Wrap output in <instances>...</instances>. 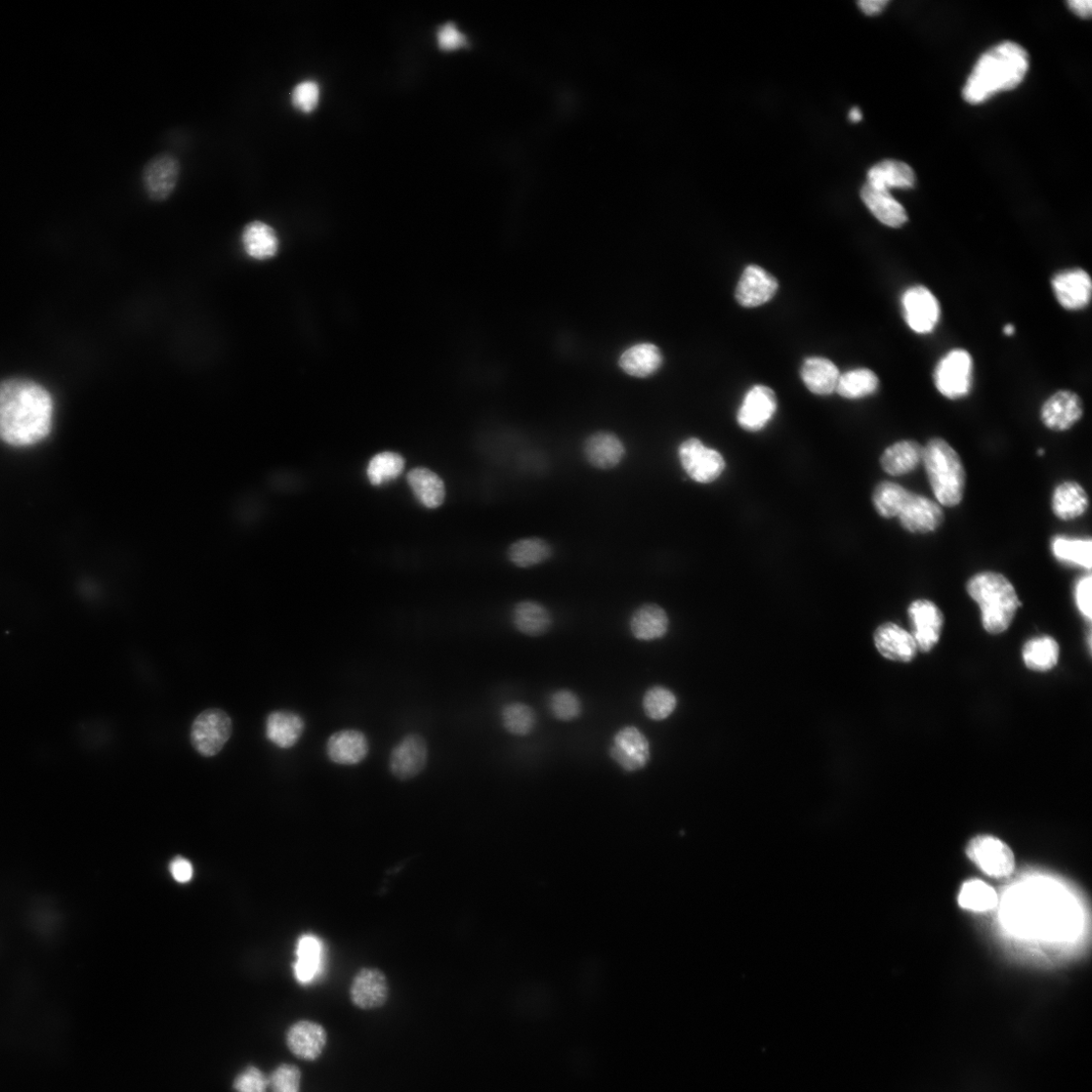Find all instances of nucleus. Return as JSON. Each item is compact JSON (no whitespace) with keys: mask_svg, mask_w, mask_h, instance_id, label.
Listing matches in <instances>:
<instances>
[{"mask_svg":"<svg viewBox=\"0 0 1092 1092\" xmlns=\"http://www.w3.org/2000/svg\"><path fill=\"white\" fill-rule=\"evenodd\" d=\"M54 402L40 385L23 379L0 383V440L18 446L38 444L50 434Z\"/></svg>","mask_w":1092,"mask_h":1092,"instance_id":"f257e3e1","label":"nucleus"},{"mask_svg":"<svg viewBox=\"0 0 1092 1092\" xmlns=\"http://www.w3.org/2000/svg\"><path fill=\"white\" fill-rule=\"evenodd\" d=\"M1029 54L1014 41H1004L984 53L963 89L964 100L977 105L1016 89L1029 70Z\"/></svg>","mask_w":1092,"mask_h":1092,"instance_id":"f03ea898","label":"nucleus"},{"mask_svg":"<svg viewBox=\"0 0 1092 1092\" xmlns=\"http://www.w3.org/2000/svg\"><path fill=\"white\" fill-rule=\"evenodd\" d=\"M966 590L979 605L982 625L990 635L1006 632L1022 605L1013 583L997 572L975 574L966 585Z\"/></svg>","mask_w":1092,"mask_h":1092,"instance_id":"7ed1b4c3","label":"nucleus"},{"mask_svg":"<svg viewBox=\"0 0 1092 1092\" xmlns=\"http://www.w3.org/2000/svg\"><path fill=\"white\" fill-rule=\"evenodd\" d=\"M922 465L940 506L948 508L960 506L968 476L956 449L947 440L934 437L923 446Z\"/></svg>","mask_w":1092,"mask_h":1092,"instance_id":"20e7f679","label":"nucleus"},{"mask_svg":"<svg viewBox=\"0 0 1092 1092\" xmlns=\"http://www.w3.org/2000/svg\"><path fill=\"white\" fill-rule=\"evenodd\" d=\"M933 380L937 391L951 401L969 397L974 389L975 361L969 351L954 349L937 362Z\"/></svg>","mask_w":1092,"mask_h":1092,"instance_id":"39448f33","label":"nucleus"},{"mask_svg":"<svg viewBox=\"0 0 1092 1092\" xmlns=\"http://www.w3.org/2000/svg\"><path fill=\"white\" fill-rule=\"evenodd\" d=\"M232 733V720L224 710L206 709L194 721L191 741L202 757L212 758L223 749Z\"/></svg>","mask_w":1092,"mask_h":1092,"instance_id":"423d86ee","label":"nucleus"},{"mask_svg":"<svg viewBox=\"0 0 1092 1092\" xmlns=\"http://www.w3.org/2000/svg\"><path fill=\"white\" fill-rule=\"evenodd\" d=\"M901 310L907 327L915 334L933 333L941 320V305L925 285L908 286L901 295Z\"/></svg>","mask_w":1092,"mask_h":1092,"instance_id":"0eeeda50","label":"nucleus"},{"mask_svg":"<svg viewBox=\"0 0 1092 1092\" xmlns=\"http://www.w3.org/2000/svg\"><path fill=\"white\" fill-rule=\"evenodd\" d=\"M969 856L981 871L994 878L1010 876L1016 867L1012 849L991 835H977L966 846Z\"/></svg>","mask_w":1092,"mask_h":1092,"instance_id":"6e6552de","label":"nucleus"},{"mask_svg":"<svg viewBox=\"0 0 1092 1092\" xmlns=\"http://www.w3.org/2000/svg\"><path fill=\"white\" fill-rule=\"evenodd\" d=\"M679 458L687 475L699 484H710L718 480L726 469V460L722 453L705 446L697 438H689L681 443Z\"/></svg>","mask_w":1092,"mask_h":1092,"instance_id":"1a4fd4ad","label":"nucleus"},{"mask_svg":"<svg viewBox=\"0 0 1092 1092\" xmlns=\"http://www.w3.org/2000/svg\"><path fill=\"white\" fill-rule=\"evenodd\" d=\"M609 754L622 770L634 773L648 766L651 759L650 741L637 727H624L613 737Z\"/></svg>","mask_w":1092,"mask_h":1092,"instance_id":"9d476101","label":"nucleus"},{"mask_svg":"<svg viewBox=\"0 0 1092 1092\" xmlns=\"http://www.w3.org/2000/svg\"><path fill=\"white\" fill-rule=\"evenodd\" d=\"M429 759V750L425 738L418 734H409L392 748L389 769L396 779L409 781L426 770Z\"/></svg>","mask_w":1092,"mask_h":1092,"instance_id":"9b49d317","label":"nucleus"},{"mask_svg":"<svg viewBox=\"0 0 1092 1092\" xmlns=\"http://www.w3.org/2000/svg\"><path fill=\"white\" fill-rule=\"evenodd\" d=\"M1052 287L1058 304L1068 312L1083 311L1090 305L1092 281L1083 269L1073 268L1058 272L1052 279Z\"/></svg>","mask_w":1092,"mask_h":1092,"instance_id":"f8f14e48","label":"nucleus"},{"mask_svg":"<svg viewBox=\"0 0 1092 1092\" xmlns=\"http://www.w3.org/2000/svg\"><path fill=\"white\" fill-rule=\"evenodd\" d=\"M1083 413V402L1079 395L1070 390H1060L1045 400L1040 409V418L1049 430L1063 432L1075 427Z\"/></svg>","mask_w":1092,"mask_h":1092,"instance_id":"ddd939ff","label":"nucleus"},{"mask_svg":"<svg viewBox=\"0 0 1092 1092\" xmlns=\"http://www.w3.org/2000/svg\"><path fill=\"white\" fill-rule=\"evenodd\" d=\"M181 177V163L170 153L159 154L144 167L142 183L147 195L156 201L165 200L176 191Z\"/></svg>","mask_w":1092,"mask_h":1092,"instance_id":"4468645a","label":"nucleus"},{"mask_svg":"<svg viewBox=\"0 0 1092 1092\" xmlns=\"http://www.w3.org/2000/svg\"><path fill=\"white\" fill-rule=\"evenodd\" d=\"M908 615L912 625V637L917 650L922 653L932 651L939 643L944 625V614L932 601L918 599L908 606Z\"/></svg>","mask_w":1092,"mask_h":1092,"instance_id":"2eb2a0df","label":"nucleus"},{"mask_svg":"<svg viewBox=\"0 0 1092 1092\" xmlns=\"http://www.w3.org/2000/svg\"><path fill=\"white\" fill-rule=\"evenodd\" d=\"M897 518L904 530L913 534H927L942 526L945 514L937 501L912 493Z\"/></svg>","mask_w":1092,"mask_h":1092,"instance_id":"dca6fc26","label":"nucleus"},{"mask_svg":"<svg viewBox=\"0 0 1092 1092\" xmlns=\"http://www.w3.org/2000/svg\"><path fill=\"white\" fill-rule=\"evenodd\" d=\"M777 410L776 395L768 387L754 386L745 395L738 413L740 427L747 431L762 430Z\"/></svg>","mask_w":1092,"mask_h":1092,"instance_id":"f3484780","label":"nucleus"},{"mask_svg":"<svg viewBox=\"0 0 1092 1092\" xmlns=\"http://www.w3.org/2000/svg\"><path fill=\"white\" fill-rule=\"evenodd\" d=\"M369 753L367 737L358 730H343L334 733L326 742V754L330 762L344 767L362 763Z\"/></svg>","mask_w":1092,"mask_h":1092,"instance_id":"a211bd4d","label":"nucleus"},{"mask_svg":"<svg viewBox=\"0 0 1092 1092\" xmlns=\"http://www.w3.org/2000/svg\"><path fill=\"white\" fill-rule=\"evenodd\" d=\"M350 993L352 1003L358 1009H379L389 998L388 979L379 970L363 969L354 976Z\"/></svg>","mask_w":1092,"mask_h":1092,"instance_id":"6ab92c4d","label":"nucleus"},{"mask_svg":"<svg viewBox=\"0 0 1092 1092\" xmlns=\"http://www.w3.org/2000/svg\"><path fill=\"white\" fill-rule=\"evenodd\" d=\"M296 956L293 975L299 984L309 986L318 982L324 975L326 965L323 941L312 934L303 935L298 940Z\"/></svg>","mask_w":1092,"mask_h":1092,"instance_id":"aec40b11","label":"nucleus"},{"mask_svg":"<svg viewBox=\"0 0 1092 1092\" xmlns=\"http://www.w3.org/2000/svg\"><path fill=\"white\" fill-rule=\"evenodd\" d=\"M778 289V280L764 269L747 267L737 287L736 298L746 308H754L769 302Z\"/></svg>","mask_w":1092,"mask_h":1092,"instance_id":"412c9836","label":"nucleus"},{"mask_svg":"<svg viewBox=\"0 0 1092 1092\" xmlns=\"http://www.w3.org/2000/svg\"><path fill=\"white\" fill-rule=\"evenodd\" d=\"M327 1042L328 1035L325 1028L312 1021H299L293 1024L286 1034V1045L290 1053L306 1061L320 1058Z\"/></svg>","mask_w":1092,"mask_h":1092,"instance_id":"4be33fe9","label":"nucleus"},{"mask_svg":"<svg viewBox=\"0 0 1092 1092\" xmlns=\"http://www.w3.org/2000/svg\"><path fill=\"white\" fill-rule=\"evenodd\" d=\"M874 642L878 652L892 661L908 663L916 656L917 647L912 635L896 623L880 625L876 629Z\"/></svg>","mask_w":1092,"mask_h":1092,"instance_id":"5701e85b","label":"nucleus"},{"mask_svg":"<svg viewBox=\"0 0 1092 1092\" xmlns=\"http://www.w3.org/2000/svg\"><path fill=\"white\" fill-rule=\"evenodd\" d=\"M861 197L871 213L882 224L900 228L908 222L906 209L890 191L866 184L861 191Z\"/></svg>","mask_w":1092,"mask_h":1092,"instance_id":"b1692460","label":"nucleus"},{"mask_svg":"<svg viewBox=\"0 0 1092 1092\" xmlns=\"http://www.w3.org/2000/svg\"><path fill=\"white\" fill-rule=\"evenodd\" d=\"M923 446L912 439L897 441L889 446L880 458L884 471L892 477H901L914 472L922 464Z\"/></svg>","mask_w":1092,"mask_h":1092,"instance_id":"393cba45","label":"nucleus"},{"mask_svg":"<svg viewBox=\"0 0 1092 1092\" xmlns=\"http://www.w3.org/2000/svg\"><path fill=\"white\" fill-rule=\"evenodd\" d=\"M584 454L592 467L611 470L621 463L625 455V447L615 434L597 432L585 441Z\"/></svg>","mask_w":1092,"mask_h":1092,"instance_id":"a878e982","label":"nucleus"},{"mask_svg":"<svg viewBox=\"0 0 1092 1092\" xmlns=\"http://www.w3.org/2000/svg\"><path fill=\"white\" fill-rule=\"evenodd\" d=\"M306 730V724L300 714L288 710H277L270 714L267 720V738L282 749L295 746Z\"/></svg>","mask_w":1092,"mask_h":1092,"instance_id":"bb28decb","label":"nucleus"},{"mask_svg":"<svg viewBox=\"0 0 1092 1092\" xmlns=\"http://www.w3.org/2000/svg\"><path fill=\"white\" fill-rule=\"evenodd\" d=\"M1052 507L1060 520L1071 521L1083 516L1089 507L1085 489L1075 481L1059 484L1053 491Z\"/></svg>","mask_w":1092,"mask_h":1092,"instance_id":"cd10ccee","label":"nucleus"},{"mask_svg":"<svg viewBox=\"0 0 1092 1092\" xmlns=\"http://www.w3.org/2000/svg\"><path fill=\"white\" fill-rule=\"evenodd\" d=\"M242 244L248 257L267 261L276 256L279 240L275 230L262 221L247 224L242 232Z\"/></svg>","mask_w":1092,"mask_h":1092,"instance_id":"c85d7f7f","label":"nucleus"},{"mask_svg":"<svg viewBox=\"0 0 1092 1092\" xmlns=\"http://www.w3.org/2000/svg\"><path fill=\"white\" fill-rule=\"evenodd\" d=\"M668 623L667 614L661 606L646 604L633 614L629 627L637 640L653 642L666 635Z\"/></svg>","mask_w":1092,"mask_h":1092,"instance_id":"c756f323","label":"nucleus"},{"mask_svg":"<svg viewBox=\"0 0 1092 1092\" xmlns=\"http://www.w3.org/2000/svg\"><path fill=\"white\" fill-rule=\"evenodd\" d=\"M869 185L890 191L891 189L908 190L915 185L912 168L897 160H885L871 168L868 173Z\"/></svg>","mask_w":1092,"mask_h":1092,"instance_id":"7c9ffc66","label":"nucleus"},{"mask_svg":"<svg viewBox=\"0 0 1092 1092\" xmlns=\"http://www.w3.org/2000/svg\"><path fill=\"white\" fill-rule=\"evenodd\" d=\"M663 364V354L652 344H641L626 350L619 359V366L628 375L649 377L655 374Z\"/></svg>","mask_w":1092,"mask_h":1092,"instance_id":"2f4dec72","label":"nucleus"},{"mask_svg":"<svg viewBox=\"0 0 1092 1092\" xmlns=\"http://www.w3.org/2000/svg\"><path fill=\"white\" fill-rule=\"evenodd\" d=\"M408 484L423 506L429 509L440 507L445 500V485L441 478L427 468H416L407 476Z\"/></svg>","mask_w":1092,"mask_h":1092,"instance_id":"473e14b6","label":"nucleus"},{"mask_svg":"<svg viewBox=\"0 0 1092 1092\" xmlns=\"http://www.w3.org/2000/svg\"><path fill=\"white\" fill-rule=\"evenodd\" d=\"M802 376L806 386L812 393L824 396L835 391L841 374L830 360L822 357H813L805 361Z\"/></svg>","mask_w":1092,"mask_h":1092,"instance_id":"72a5a7b5","label":"nucleus"},{"mask_svg":"<svg viewBox=\"0 0 1092 1092\" xmlns=\"http://www.w3.org/2000/svg\"><path fill=\"white\" fill-rule=\"evenodd\" d=\"M513 623L518 632L529 637H539L549 632L553 620L548 609L533 601H523L513 610Z\"/></svg>","mask_w":1092,"mask_h":1092,"instance_id":"f704fd0d","label":"nucleus"},{"mask_svg":"<svg viewBox=\"0 0 1092 1092\" xmlns=\"http://www.w3.org/2000/svg\"><path fill=\"white\" fill-rule=\"evenodd\" d=\"M911 495L912 492L897 483L881 482L873 492V506L881 517L897 518Z\"/></svg>","mask_w":1092,"mask_h":1092,"instance_id":"c9c22d12","label":"nucleus"},{"mask_svg":"<svg viewBox=\"0 0 1092 1092\" xmlns=\"http://www.w3.org/2000/svg\"><path fill=\"white\" fill-rule=\"evenodd\" d=\"M1053 556L1061 563L1091 570L1092 541L1090 538L1055 536L1052 541Z\"/></svg>","mask_w":1092,"mask_h":1092,"instance_id":"e433bc0d","label":"nucleus"},{"mask_svg":"<svg viewBox=\"0 0 1092 1092\" xmlns=\"http://www.w3.org/2000/svg\"><path fill=\"white\" fill-rule=\"evenodd\" d=\"M1059 652V646L1053 638L1039 637L1024 646L1023 659L1028 668L1047 671L1058 663Z\"/></svg>","mask_w":1092,"mask_h":1092,"instance_id":"4c0bfd02","label":"nucleus"},{"mask_svg":"<svg viewBox=\"0 0 1092 1092\" xmlns=\"http://www.w3.org/2000/svg\"><path fill=\"white\" fill-rule=\"evenodd\" d=\"M879 389V379L868 368H857L839 376L835 391L846 399L857 400L874 395Z\"/></svg>","mask_w":1092,"mask_h":1092,"instance_id":"58836bf2","label":"nucleus"},{"mask_svg":"<svg viewBox=\"0 0 1092 1092\" xmlns=\"http://www.w3.org/2000/svg\"><path fill=\"white\" fill-rule=\"evenodd\" d=\"M552 546L544 539L533 537L514 542L508 551L509 560L519 568H531L549 561Z\"/></svg>","mask_w":1092,"mask_h":1092,"instance_id":"ea45409f","label":"nucleus"},{"mask_svg":"<svg viewBox=\"0 0 1092 1092\" xmlns=\"http://www.w3.org/2000/svg\"><path fill=\"white\" fill-rule=\"evenodd\" d=\"M962 908L973 911L993 909L998 902L995 891L980 880L965 882L958 897Z\"/></svg>","mask_w":1092,"mask_h":1092,"instance_id":"a19ab883","label":"nucleus"},{"mask_svg":"<svg viewBox=\"0 0 1092 1092\" xmlns=\"http://www.w3.org/2000/svg\"><path fill=\"white\" fill-rule=\"evenodd\" d=\"M405 459L402 455L392 451L375 454L367 467V478L371 485L382 486L385 483L397 479L404 471Z\"/></svg>","mask_w":1092,"mask_h":1092,"instance_id":"79ce46f5","label":"nucleus"},{"mask_svg":"<svg viewBox=\"0 0 1092 1092\" xmlns=\"http://www.w3.org/2000/svg\"><path fill=\"white\" fill-rule=\"evenodd\" d=\"M502 725L514 736H528L535 728L536 714L524 703H511L504 706L501 712Z\"/></svg>","mask_w":1092,"mask_h":1092,"instance_id":"37998d69","label":"nucleus"},{"mask_svg":"<svg viewBox=\"0 0 1092 1092\" xmlns=\"http://www.w3.org/2000/svg\"><path fill=\"white\" fill-rule=\"evenodd\" d=\"M676 707L677 698L674 693L662 686L648 690L643 699L646 716L656 722L666 720Z\"/></svg>","mask_w":1092,"mask_h":1092,"instance_id":"c03bdc74","label":"nucleus"},{"mask_svg":"<svg viewBox=\"0 0 1092 1092\" xmlns=\"http://www.w3.org/2000/svg\"><path fill=\"white\" fill-rule=\"evenodd\" d=\"M550 709L557 720L572 722L581 716L582 703L574 692L560 690L551 696Z\"/></svg>","mask_w":1092,"mask_h":1092,"instance_id":"a18cd8bd","label":"nucleus"},{"mask_svg":"<svg viewBox=\"0 0 1092 1092\" xmlns=\"http://www.w3.org/2000/svg\"><path fill=\"white\" fill-rule=\"evenodd\" d=\"M269 1079L273 1092L301 1091L302 1073L295 1065L282 1064L278 1066Z\"/></svg>","mask_w":1092,"mask_h":1092,"instance_id":"49530a36","label":"nucleus"},{"mask_svg":"<svg viewBox=\"0 0 1092 1092\" xmlns=\"http://www.w3.org/2000/svg\"><path fill=\"white\" fill-rule=\"evenodd\" d=\"M320 101V87L316 81L305 80L297 84L291 93V104L297 110L310 114L314 112Z\"/></svg>","mask_w":1092,"mask_h":1092,"instance_id":"de8ad7c7","label":"nucleus"},{"mask_svg":"<svg viewBox=\"0 0 1092 1092\" xmlns=\"http://www.w3.org/2000/svg\"><path fill=\"white\" fill-rule=\"evenodd\" d=\"M270 1079L257 1067H248L234 1081L237 1092H268Z\"/></svg>","mask_w":1092,"mask_h":1092,"instance_id":"09e8293b","label":"nucleus"},{"mask_svg":"<svg viewBox=\"0 0 1092 1092\" xmlns=\"http://www.w3.org/2000/svg\"><path fill=\"white\" fill-rule=\"evenodd\" d=\"M438 46L441 50L450 52L467 45V37L461 33L454 24L443 25L437 33Z\"/></svg>","mask_w":1092,"mask_h":1092,"instance_id":"8fccbe9b","label":"nucleus"},{"mask_svg":"<svg viewBox=\"0 0 1092 1092\" xmlns=\"http://www.w3.org/2000/svg\"><path fill=\"white\" fill-rule=\"evenodd\" d=\"M1091 586H1092V578H1091V575L1088 574L1087 576L1082 577L1077 582V585H1076V587H1075V601H1076L1077 608L1081 612V614L1084 617H1086L1088 620H1091V617H1092Z\"/></svg>","mask_w":1092,"mask_h":1092,"instance_id":"3c124183","label":"nucleus"},{"mask_svg":"<svg viewBox=\"0 0 1092 1092\" xmlns=\"http://www.w3.org/2000/svg\"><path fill=\"white\" fill-rule=\"evenodd\" d=\"M171 872L180 884H187L194 876L193 865L185 858H177L171 865Z\"/></svg>","mask_w":1092,"mask_h":1092,"instance_id":"603ef678","label":"nucleus"},{"mask_svg":"<svg viewBox=\"0 0 1092 1092\" xmlns=\"http://www.w3.org/2000/svg\"><path fill=\"white\" fill-rule=\"evenodd\" d=\"M1067 5L1069 9L1081 19H1089L1092 15V3L1090 0H1070Z\"/></svg>","mask_w":1092,"mask_h":1092,"instance_id":"864d4df0","label":"nucleus"},{"mask_svg":"<svg viewBox=\"0 0 1092 1092\" xmlns=\"http://www.w3.org/2000/svg\"><path fill=\"white\" fill-rule=\"evenodd\" d=\"M858 5L866 15L874 16L884 11L889 2L888 0H863Z\"/></svg>","mask_w":1092,"mask_h":1092,"instance_id":"5fc2aeb1","label":"nucleus"},{"mask_svg":"<svg viewBox=\"0 0 1092 1092\" xmlns=\"http://www.w3.org/2000/svg\"><path fill=\"white\" fill-rule=\"evenodd\" d=\"M1015 333H1016V327H1015L1014 324L1009 323V324H1006L1003 327V334L1005 336H1007V338H1012V336H1014Z\"/></svg>","mask_w":1092,"mask_h":1092,"instance_id":"6e6d98bb","label":"nucleus"},{"mask_svg":"<svg viewBox=\"0 0 1092 1092\" xmlns=\"http://www.w3.org/2000/svg\"><path fill=\"white\" fill-rule=\"evenodd\" d=\"M850 118L852 121H859L862 119V113L858 108L852 109L850 112Z\"/></svg>","mask_w":1092,"mask_h":1092,"instance_id":"4d7b16f0","label":"nucleus"},{"mask_svg":"<svg viewBox=\"0 0 1092 1092\" xmlns=\"http://www.w3.org/2000/svg\"><path fill=\"white\" fill-rule=\"evenodd\" d=\"M1037 453H1038V455L1043 456V455H1045V449L1040 448Z\"/></svg>","mask_w":1092,"mask_h":1092,"instance_id":"13d9d810","label":"nucleus"}]
</instances>
